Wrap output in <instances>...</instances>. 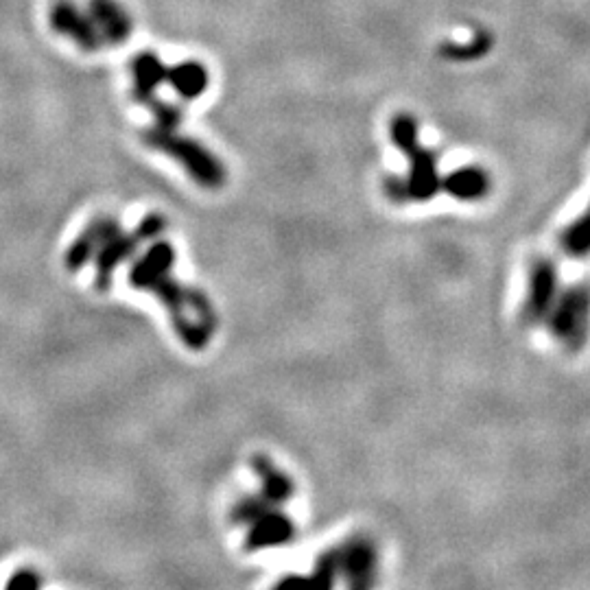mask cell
<instances>
[{
    "instance_id": "ba28073f",
    "label": "cell",
    "mask_w": 590,
    "mask_h": 590,
    "mask_svg": "<svg viewBox=\"0 0 590 590\" xmlns=\"http://www.w3.org/2000/svg\"><path fill=\"white\" fill-rule=\"evenodd\" d=\"M167 66L160 62L158 55L153 53H140L134 57L132 62V77H134V88L132 94L138 103L156 94L158 86L167 84Z\"/></svg>"
},
{
    "instance_id": "9c48e42d",
    "label": "cell",
    "mask_w": 590,
    "mask_h": 590,
    "mask_svg": "<svg viewBox=\"0 0 590 590\" xmlns=\"http://www.w3.org/2000/svg\"><path fill=\"white\" fill-rule=\"evenodd\" d=\"M167 84L180 94L184 101L199 99L208 88V70L199 62H184L167 70Z\"/></svg>"
},
{
    "instance_id": "52a82bcc",
    "label": "cell",
    "mask_w": 590,
    "mask_h": 590,
    "mask_svg": "<svg viewBox=\"0 0 590 590\" xmlns=\"http://www.w3.org/2000/svg\"><path fill=\"white\" fill-rule=\"evenodd\" d=\"M442 191L457 199V202H479V199L488 197L492 191L490 173L470 164V167L457 169L442 177Z\"/></svg>"
},
{
    "instance_id": "3957f363",
    "label": "cell",
    "mask_w": 590,
    "mask_h": 590,
    "mask_svg": "<svg viewBox=\"0 0 590 590\" xmlns=\"http://www.w3.org/2000/svg\"><path fill=\"white\" fill-rule=\"evenodd\" d=\"M545 326L551 330L562 346L571 350H580L590 333V285L577 282L560 289L556 302L545 320Z\"/></svg>"
},
{
    "instance_id": "30bf717a",
    "label": "cell",
    "mask_w": 590,
    "mask_h": 590,
    "mask_svg": "<svg viewBox=\"0 0 590 590\" xmlns=\"http://www.w3.org/2000/svg\"><path fill=\"white\" fill-rule=\"evenodd\" d=\"M560 247L566 256L586 258L590 256V204L580 217L573 219L560 234Z\"/></svg>"
},
{
    "instance_id": "6da1fadb",
    "label": "cell",
    "mask_w": 590,
    "mask_h": 590,
    "mask_svg": "<svg viewBox=\"0 0 590 590\" xmlns=\"http://www.w3.org/2000/svg\"><path fill=\"white\" fill-rule=\"evenodd\" d=\"M389 136L394 145L409 160L407 177H387L383 191L394 204H422L442 191V177L438 173V156L435 151L418 143V123L411 114H398L389 125Z\"/></svg>"
},
{
    "instance_id": "7a4b0ae2",
    "label": "cell",
    "mask_w": 590,
    "mask_h": 590,
    "mask_svg": "<svg viewBox=\"0 0 590 590\" xmlns=\"http://www.w3.org/2000/svg\"><path fill=\"white\" fill-rule=\"evenodd\" d=\"M145 143L153 149L164 151L167 156L182 164V169L204 188H221L226 184V169L221 160L210 153L202 143L182 134V125L177 127H149L143 134Z\"/></svg>"
},
{
    "instance_id": "277c9868",
    "label": "cell",
    "mask_w": 590,
    "mask_h": 590,
    "mask_svg": "<svg viewBox=\"0 0 590 590\" xmlns=\"http://www.w3.org/2000/svg\"><path fill=\"white\" fill-rule=\"evenodd\" d=\"M560 274L556 263L551 258H536L529 265L527 274V293L523 302V320L531 326L545 324L560 293Z\"/></svg>"
},
{
    "instance_id": "8fae6325",
    "label": "cell",
    "mask_w": 590,
    "mask_h": 590,
    "mask_svg": "<svg viewBox=\"0 0 590 590\" xmlns=\"http://www.w3.org/2000/svg\"><path fill=\"white\" fill-rule=\"evenodd\" d=\"M492 51V35L488 31H475L464 42H446L440 53L451 62H475Z\"/></svg>"
},
{
    "instance_id": "5b68a950",
    "label": "cell",
    "mask_w": 590,
    "mask_h": 590,
    "mask_svg": "<svg viewBox=\"0 0 590 590\" xmlns=\"http://www.w3.org/2000/svg\"><path fill=\"white\" fill-rule=\"evenodd\" d=\"M51 27L66 35V38L73 40L81 51H88L94 53L103 49V40L94 27V22L90 20L88 11L81 9L79 5H75L73 0H57V3L51 7Z\"/></svg>"
},
{
    "instance_id": "8992f818",
    "label": "cell",
    "mask_w": 590,
    "mask_h": 590,
    "mask_svg": "<svg viewBox=\"0 0 590 590\" xmlns=\"http://www.w3.org/2000/svg\"><path fill=\"white\" fill-rule=\"evenodd\" d=\"M88 16L97 27L103 46L123 44L134 31V20L118 0H88Z\"/></svg>"
},
{
    "instance_id": "7c38bea8",
    "label": "cell",
    "mask_w": 590,
    "mask_h": 590,
    "mask_svg": "<svg viewBox=\"0 0 590 590\" xmlns=\"http://www.w3.org/2000/svg\"><path fill=\"white\" fill-rule=\"evenodd\" d=\"M5 590H42V577L31 569H22L9 577Z\"/></svg>"
}]
</instances>
